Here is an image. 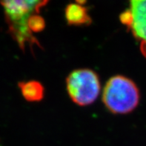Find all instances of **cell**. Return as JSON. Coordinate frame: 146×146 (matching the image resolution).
I'll return each instance as SVG.
<instances>
[{
  "label": "cell",
  "instance_id": "obj_5",
  "mask_svg": "<svg viewBox=\"0 0 146 146\" xmlns=\"http://www.w3.org/2000/svg\"><path fill=\"white\" fill-rule=\"evenodd\" d=\"M65 19L70 25H88L91 23V18L86 7L78 3H70L65 11Z\"/></svg>",
  "mask_w": 146,
  "mask_h": 146
},
{
  "label": "cell",
  "instance_id": "obj_4",
  "mask_svg": "<svg viewBox=\"0 0 146 146\" xmlns=\"http://www.w3.org/2000/svg\"><path fill=\"white\" fill-rule=\"evenodd\" d=\"M119 19L139 42L141 52L146 57V0H129V7Z\"/></svg>",
  "mask_w": 146,
  "mask_h": 146
},
{
  "label": "cell",
  "instance_id": "obj_7",
  "mask_svg": "<svg viewBox=\"0 0 146 146\" xmlns=\"http://www.w3.org/2000/svg\"><path fill=\"white\" fill-rule=\"evenodd\" d=\"M76 3L80 4V5H82V4L85 3L86 0H76Z\"/></svg>",
  "mask_w": 146,
  "mask_h": 146
},
{
  "label": "cell",
  "instance_id": "obj_2",
  "mask_svg": "<svg viewBox=\"0 0 146 146\" xmlns=\"http://www.w3.org/2000/svg\"><path fill=\"white\" fill-rule=\"evenodd\" d=\"M140 94L134 82L122 75L110 78L105 85L102 102L114 114L131 113L139 105Z\"/></svg>",
  "mask_w": 146,
  "mask_h": 146
},
{
  "label": "cell",
  "instance_id": "obj_1",
  "mask_svg": "<svg viewBox=\"0 0 146 146\" xmlns=\"http://www.w3.org/2000/svg\"><path fill=\"white\" fill-rule=\"evenodd\" d=\"M49 0H0L3 7L6 22L11 36L22 50L29 46L40 47L35 36L28 27L30 19L37 15L42 7L46 5Z\"/></svg>",
  "mask_w": 146,
  "mask_h": 146
},
{
  "label": "cell",
  "instance_id": "obj_3",
  "mask_svg": "<svg viewBox=\"0 0 146 146\" xmlns=\"http://www.w3.org/2000/svg\"><path fill=\"white\" fill-rule=\"evenodd\" d=\"M66 88L74 103L80 106H89L94 103L100 95V78L91 69H76L67 77Z\"/></svg>",
  "mask_w": 146,
  "mask_h": 146
},
{
  "label": "cell",
  "instance_id": "obj_6",
  "mask_svg": "<svg viewBox=\"0 0 146 146\" xmlns=\"http://www.w3.org/2000/svg\"><path fill=\"white\" fill-rule=\"evenodd\" d=\"M18 85L23 97L28 102H40L44 98V89L39 82L36 80L21 82Z\"/></svg>",
  "mask_w": 146,
  "mask_h": 146
}]
</instances>
